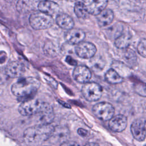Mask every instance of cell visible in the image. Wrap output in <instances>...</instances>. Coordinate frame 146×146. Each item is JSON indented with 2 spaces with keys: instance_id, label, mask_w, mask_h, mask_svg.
I'll list each match as a JSON object with an SVG mask.
<instances>
[{
  "instance_id": "6da1fadb",
  "label": "cell",
  "mask_w": 146,
  "mask_h": 146,
  "mask_svg": "<svg viewBox=\"0 0 146 146\" xmlns=\"http://www.w3.org/2000/svg\"><path fill=\"white\" fill-rule=\"evenodd\" d=\"M54 130L51 124H37L25 129L24 141L29 145L36 146L49 139Z\"/></svg>"
},
{
  "instance_id": "7a4b0ae2",
  "label": "cell",
  "mask_w": 146,
  "mask_h": 146,
  "mask_svg": "<svg viewBox=\"0 0 146 146\" xmlns=\"http://www.w3.org/2000/svg\"><path fill=\"white\" fill-rule=\"evenodd\" d=\"M40 86V83L38 79L26 77L21 78L14 83L11 87V91L14 95L23 99L35 94Z\"/></svg>"
},
{
  "instance_id": "3957f363",
  "label": "cell",
  "mask_w": 146,
  "mask_h": 146,
  "mask_svg": "<svg viewBox=\"0 0 146 146\" xmlns=\"http://www.w3.org/2000/svg\"><path fill=\"white\" fill-rule=\"evenodd\" d=\"M54 23L52 17L39 11L33 13L29 17L30 25L36 30L48 29L54 25Z\"/></svg>"
},
{
  "instance_id": "277c9868",
  "label": "cell",
  "mask_w": 146,
  "mask_h": 146,
  "mask_svg": "<svg viewBox=\"0 0 146 146\" xmlns=\"http://www.w3.org/2000/svg\"><path fill=\"white\" fill-rule=\"evenodd\" d=\"M92 110L95 116L103 121H110L113 117L115 113V109L113 106L106 102L95 104L92 107Z\"/></svg>"
},
{
  "instance_id": "5b68a950",
  "label": "cell",
  "mask_w": 146,
  "mask_h": 146,
  "mask_svg": "<svg viewBox=\"0 0 146 146\" xmlns=\"http://www.w3.org/2000/svg\"><path fill=\"white\" fill-rule=\"evenodd\" d=\"M103 90L101 86L96 82H88L83 85L82 94L88 102H95L100 99Z\"/></svg>"
},
{
  "instance_id": "8992f818",
  "label": "cell",
  "mask_w": 146,
  "mask_h": 146,
  "mask_svg": "<svg viewBox=\"0 0 146 146\" xmlns=\"http://www.w3.org/2000/svg\"><path fill=\"white\" fill-rule=\"evenodd\" d=\"M44 103L38 99H29L21 104L18 111L23 116L35 115L41 110Z\"/></svg>"
},
{
  "instance_id": "52a82bcc",
  "label": "cell",
  "mask_w": 146,
  "mask_h": 146,
  "mask_svg": "<svg viewBox=\"0 0 146 146\" xmlns=\"http://www.w3.org/2000/svg\"><path fill=\"white\" fill-rule=\"evenodd\" d=\"M76 54L83 59H91L95 56L96 52V47L89 42H82L75 47Z\"/></svg>"
},
{
  "instance_id": "ba28073f",
  "label": "cell",
  "mask_w": 146,
  "mask_h": 146,
  "mask_svg": "<svg viewBox=\"0 0 146 146\" xmlns=\"http://www.w3.org/2000/svg\"><path fill=\"white\" fill-rule=\"evenodd\" d=\"M35 116L38 124H50L54 118L53 108L50 104L44 102L42 108Z\"/></svg>"
},
{
  "instance_id": "9c48e42d",
  "label": "cell",
  "mask_w": 146,
  "mask_h": 146,
  "mask_svg": "<svg viewBox=\"0 0 146 146\" xmlns=\"http://www.w3.org/2000/svg\"><path fill=\"white\" fill-rule=\"evenodd\" d=\"M131 131L136 140L143 141L146 137L145 121L142 119H137L133 121L131 125Z\"/></svg>"
},
{
  "instance_id": "30bf717a",
  "label": "cell",
  "mask_w": 146,
  "mask_h": 146,
  "mask_svg": "<svg viewBox=\"0 0 146 146\" xmlns=\"http://www.w3.org/2000/svg\"><path fill=\"white\" fill-rule=\"evenodd\" d=\"M83 3L88 14L97 16L106 9L108 1L106 0H87Z\"/></svg>"
},
{
  "instance_id": "8fae6325",
  "label": "cell",
  "mask_w": 146,
  "mask_h": 146,
  "mask_svg": "<svg viewBox=\"0 0 146 146\" xmlns=\"http://www.w3.org/2000/svg\"><path fill=\"white\" fill-rule=\"evenodd\" d=\"M72 76L77 82L86 84L89 82L92 76V74L90 70L87 66L79 65L74 68Z\"/></svg>"
},
{
  "instance_id": "7c38bea8",
  "label": "cell",
  "mask_w": 146,
  "mask_h": 146,
  "mask_svg": "<svg viewBox=\"0 0 146 146\" xmlns=\"http://www.w3.org/2000/svg\"><path fill=\"white\" fill-rule=\"evenodd\" d=\"M66 41L70 44H78L83 42L86 37V34L80 29L73 28L67 31L64 34Z\"/></svg>"
},
{
  "instance_id": "4fadbf2b",
  "label": "cell",
  "mask_w": 146,
  "mask_h": 146,
  "mask_svg": "<svg viewBox=\"0 0 146 146\" xmlns=\"http://www.w3.org/2000/svg\"><path fill=\"white\" fill-rule=\"evenodd\" d=\"M25 72L24 65L18 61H12L9 63L5 67V73L11 78H17L22 76Z\"/></svg>"
},
{
  "instance_id": "5bb4252c",
  "label": "cell",
  "mask_w": 146,
  "mask_h": 146,
  "mask_svg": "<svg viewBox=\"0 0 146 146\" xmlns=\"http://www.w3.org/2000/svg\"><path fill=\"white\" fill-rule=\"evenodd\" d=\"M70 135L69 129L67 127L64 126H56L54 127V130L49 139L52 143L60 144L67 141L66 140Z\"/></svg>"
},
{
  "instance_id": "9a60e30c",
  "label": "cell",
  "mask_w": 146,
  "mask_h": 146,
  "mask_svg": "<svg viewBox=\"0 0 146 146\" xmlns=\"http://www.w3.org/2000/svg\"><path fill=\"white\" fill-rule=\"evenodd\" d=\"M127 125V119L125 116L119 114L114 116L108 123L110 129L115 132L123 131Z\"/></svg>"
},
{
  "instance_id": "2e32d148",
  "label": "cell",
  "mask_w": 146,
  "mask_h": 146,
  "mask_svg": "<svg viewBox=\"0 0 146 146\" xmlns=\"http://www.w3.org/2000/svg\"><path fill=\"white\" fill-rule=\"evenodd\" d=\"M38 10L52 17L58 13L59 7L57 3L51 1H40L38 4Z\"/></svg>"
},
{
  "instance_id": "e0dca14e",
  "label": "cell",
  "mask_w": 146,
  "mask_h": 146,
  "mask_svg": "<svg viewBox=\"0 0 146 146\" xmlns=\"http://www.w3.org/2000/svg\"><path fill=\"white\" fill-rule=\"evenodd\" d=\"M113 18L114 13L110 9H106L96 16L97 22L100 27H104L110 25L112 22Z\"/></svg>"
},
{
  "instance_id": "ac0fdd59",
  "label": "cell",
  "mask_w": 146,
  "mask_h": 146,
  "mask_svg": "<svg viewBox=\"0 0 146 146\" xmlns=\"http://www.w3.org/2000/svg\"><path fill=\"white\" fill-rule=\"evenodd\" d=\"M55 21L59 27L67 31L73 29L74 26V22L72 18L65 13L58 14L56 17Z\"/></svg>"
},
{
  "instance_id": "d6986e66",
  "label": "cell",
  "mask_w": 146,
  "mask_h": 146,
  "mask_svg": "<svg viewBox=\"0 0 146 146\" xmlns=\"http://www.w3.org/2000/svg\"><path fill=\"white\" fill-rule=\"evenodd\" d=\"M132 36L128 33H122L119 36L115 39V45L116 47L120 49H127L129 46L131 42Z\"/></svg>"
},
{
  "instance_id": "ffe728a7",
  "label": "cell",
  "mask_w": 146,
  "mask_h": 146,
  "mask_svg": "<svg viewBox=\"0 0 146 146\" xmlns=\"http://www.w3.org/2000/svg\"><path fill=\"white\" fill-rule=\"evenodd\" d=\"M104 77L106 80L112 84H119L123 81V77L113 68L108 70L105 73Z\"/></svg>"
},
{
  "instance_id": "44dd1931",
  "label": "cell",
  "mask_w": 146,
  "mask_h": 146,
  "mask_svg": "<svg viewBox=\"0 0 146 146\" xmlns=\"http://www.w3.org/2000/svg\"><path fill=\"white\" fill-rule=\"evenodd\" d=\"M123 58L125 62L131 66H134L137 62V56L135 52L130 48L125 50L123 53Z\"/></svg>"
},
{
  "instance_id": "7402d4cb",
  "label": "cell",
  "mask_w": 146,
  "mask_h": 146,
  "mask_svg": "<svg viewBox=\"0 0 146 146\" xmlns=\"http://www.w3.org/2000/svg\"><path fill=\"white\" fill-rule=\"evenodd\" d=\"M74 13L77 17L81 19L86 18L88 14L83 2L80 1L76 2L75 3Z\"/></svg>"
},
{
  "instance_id": "603a6c76",
  "label": "cell",
  "mask_w": 146,
  "mask_h": 146,
  "mask_svg": "<svg viewBox=\"0 0 146 146\" xmlns=\"http://www.w3.org/2000/svg\"><path fill=\"white\" fill-rule=\"evenodd\" d=\"M91 59L92 60H91V66L94 70H100L103 68L106 64L104 61L101 59V58L94 56Z\"/></svg>"
},
{
  "instance_id": "cb8c5ba5",
  "label": "cell",
  "mask_w": 146,
  "mask_h": 146,
  "mask_svg": "<svg viewBox=\"0 0 146 146\" xmlns=\"http://www.w3.org/2000/svg\"><path fill=\"white\" fill-rule=\"evenodd\" d=\"M135 92L139 95L146 97V83L140 82L135 86Z\"/></svg>"
},
{
  "instance_id": "d4e9b609",
  "label": "cell",
  "mask_w": 146,
  "mask_h": 146,
  "mask_svg": "<svg viewBox=\"0 0 146 146\" xmlns=\"http://www.w3.org/2000/svg\"><path fill=\"white\" fill-rule=\"evenodd\" d=\"M137 49L141 56L146 58V39L142 38L140 39L137 44Z\"/></svg>"
},
{
  "instance_id": "484cf974",
  "label": "cell",
  "mask_w": 146,
  "mask_h": 146,
  "mask_svg": "<svg viewBox=\"0 0 146 146\" xmlns=\"http://www.w3.org/2000/svg\"><path fill=\"white\" fill-rule=\"evenodd\" d=\"M59 146H80L76 142L73 141H67L64 142Z\"/></svg>"
},
{
  "instance_id": "4316f807",
  "label": "cell",
  "mask_w": 146,
  "mask_h": 146,
  "mask_svg": "<svg viewBox=\"0 0 146 146\" xmlns=\"http://www.w3.org/2000/svg\"><path fill=\"white\" fill-rule=\"evenodd\" d=\"M77 132L80 136H82V137H86L87 136V134H88L87 131L82 128H79L77 131Z\"/></svg>"
},
{
  "instance_id": "83f0119b",
  "label": "cell",
  "mask_w": 146,
  "mask_h": 146,
  "mask_svg": "<svg viewBox=\"0 0 146 146\" xmlns=\"http://www.w3.org/2000/svg\"><path fill=\"white\" fill-rule=\"evenodd\" d=\"M66 60L70 64H71V65H75L76 64V61L75 60L72 59V58L71 56H67Z\"/></svg>"
},
{
  "instance_id": "f1b7e54d",
  "label": "cell",
  "mask_w": 146,
  "mask_h": 146,
  "mask_svg": "<svg viewBox=\"0 0 146 146\" xmlns=\"http://www.w3.org/2000/svg\"><path fill=\"white\" fill-rule=\"evenodd\" d=\"M84 146H100L98 144L95 143H88L85 144Z\"/></svg>"
},
{
  "instance_id": "f546056e",
  "label": "cell",
  "mask_w": 146,
  "mask_h": 146,
  "mask_svg": "<svg viewBox=\"0 0 146 146\" xmlns=\"http://www.w3.org/2000/svg\"><path fill=\"white\" fill-rule=\"evenodd\" d=\"M43 146H49V145H43Z\"/></svg>"
}]
</instances>
